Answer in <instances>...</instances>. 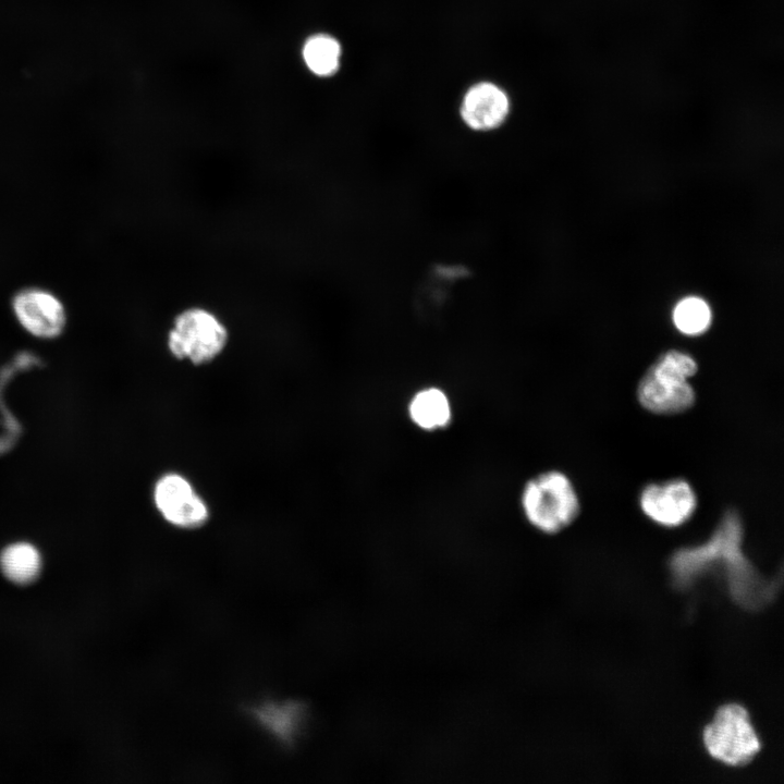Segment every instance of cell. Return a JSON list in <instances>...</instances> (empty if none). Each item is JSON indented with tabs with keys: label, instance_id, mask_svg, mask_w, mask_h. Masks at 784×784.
Masks as SVG:
<instances>
[{
	"label": "cell",
	"instance_id": "cell-11",
	"mask_svg": "<svg viewBox=\"0 0 784 784\" xmlns=\"http://www.w3.org/2000/svg\"><path fill=\"white\" fill-rule=\"evenodd\" d=\"M0 567L14 584L28 585L37 579L41 568L38 550L27 542L8 546L0 554Z\"/></svg>",
	"mask_w": 784,
	"mask_h": 784
},
{
	"label": "cell",
	"instance_id": "cell-9",
	"mask_svg": "<svg viewBox=\"0 0 784 784\" xmlns=\"http://www.w3.org/2000/svg\"><path fill=\"white\" fill-rule=\"evenodd\" d=\"M413 424L425 431L448 427L452 420V406L445 392L436 387L417 391L408 403Z\"/></svg>",
	"mask_w": 784,
	"mask_h": 784
},
{
	"label": "cell",
	"instance_id": "cell-7",
	"mask_svg": "<svg viewBox=\"0 0 784 784\" xmlns=\"http://www.w3.org/2000/svg\"><path fill=\"white\" fill-rule=\"evenodd\" d=\"M510 108L509 96L502 88L491 82H479L465 93L460 118L470 131L488 133L505 123Z\"/></svg>",
	"mask_w": 784,
	"mask_h": 784
},
{
	"label": "cell",
	"instance_id": "cell-13",
	"mask_svg": "<svg viewBox=\"0 0 784 784\" xmlns=\"http://www.w3.org/2000/svg\"><path fill=\"white\" fill-rule=\"evenodd\" d=\"M7 444H8L7 442H2V441L0 440V451H1L2 449L7 448Z\"/></svg>",
	"mask_w": 784,
	"mask_h": 784
},
{
	"label": "cell",
	"instance_id": "cell-2",
	"mask_svg": "<svg viewBox=\"0 0 784 784\" xmlns=\"http://www.w3.org/2000/svg\"><path fill=\"white\" fill-rule=\"evenodd\" d=\"M520 505L528 523L547 534L563 530L579 513L578 497L571 480L558 470L531 478L524 486Z\"/></svg>",
	"mask_w": 784,
	"mask_h": 784
},
{
	"label": "cell",
	"instance_id": "cell-5",
	"mask_svg": "<svg viewBox=\"0 0 784 784\" xmlns=\"http://www.w3.org/2000/svg\"><path fill=\"white\" fill-rule=\"evenodd\" d=\"M640 506L653 522L666 526H679L694 514L697 498L690 485L683 479L651 483L640 494Z\"/></svg>",
	"mask_w": 784,
	"mask_h": 784
},
{
	"label": "cell",
	"instance_id": "cell-3",
	"mask_svg": "<svg viewBox=\"0 0 784 784\" xmlns=\"http://www.w3.org/2000/svg\"><path fill=\"white\" fill-rule=\"evenodd\" d=\"M228 330L207 308L193 306L180 311L168 333V347L180 359L204 364L217 357L225 347Z\"/></svg>",
	"mask_w": 784,
	"mask_h": 784
},
{
	"label": "cell",
	"instance_id": "cell-6",
	"mask_svg": "<svg viewBox=\"0 0 784 784\" xmlns=\"http://www.w3.org/2000/svg\"><path fill=\"white\" fill-rule=\"evenodd\" d=\"M155 502L163 517L183 528H195L208 518V510L189 482L176 474L163 476L155 488Z\"/></svg>",
	"mask_w": 784,
	"mask_h": 784
},
{
	"label": "cell",
	"instance_id": "cell-4",
	"mask_svg": "<svg viewBox=\"0 0 784 784\" xmlns=\"http://www.w3.org/2000/svg\"><path fill=\"white\" fill-rule=\"evenodd\" d=\"M703 743L709 755L733 767L748 763L760 750V739L747 710L736 703L721 707L705 727Z\"/></svg>",
	"mask_w": 784,
	"mask_h": 784
},
{
	"label": "cell",
	"instance_id": "cell-8",
	"mask_svg": "<svg viewBox=\"0 0 784 784\" xmlns=\"http://www.w3.org/2000/svg\"><path fill=\"white\" fill-rule=\"evenodd\" d=\"M13 309L20 323L38 338L59 335L65 323L64 308L52 294L28 289L20 292L13 301Z\"/></svg>",
	"mask_w": 784,
	"mask_h": 784
},
{
	"label": "cell",
	"instance_id": "cell-1",
	"mask_svg": "<svg viewBox=\"0 0 784 784\" xmlns=\"http://www.w3.org/2000/svg\"><path fill=\"white\" fill-rule=\"evenodd\" d=\"M696 360L672 350L663 354L645 373L637 388L640 404L656 414H678L693 406L695 390L688 379L697 372Z\"/></svg>",
	"mask_w": 784,
	"mask_h": 784
},
{
	"label": "cell",
	"instance_id": "cell-10",
	"mask_svg": "<svg viewBox=\"0 0 784 784\" xmlns=\"http://www.w3.org/2000/svg\"><path fill=\"white\" fill-rule=\"evenodd\" d=\"M301 53L308 71L318 77H330L340 69L341 44L329 34L309 36L304 41Z\"/></svg>",
	"mask_w": 784,
	"mask_h": 784
},
{
	"label": "cell",
	"instance_id": "cell-12",
	"mask_svg": "<svg viewBox=\"0 0 784 784\" xmlns=\"http://www.w3.org/2000/svg\"><path fill=\"white\" fill-rule=\"evenodd\" d=\"M673 321L682 333L698 335L709 328L711 310L702 298L696 296L685 297L676 304L673 310Z\"/></svg>",
	"mask_w": 784,
	"mask_h": 784
}]
</instances>
